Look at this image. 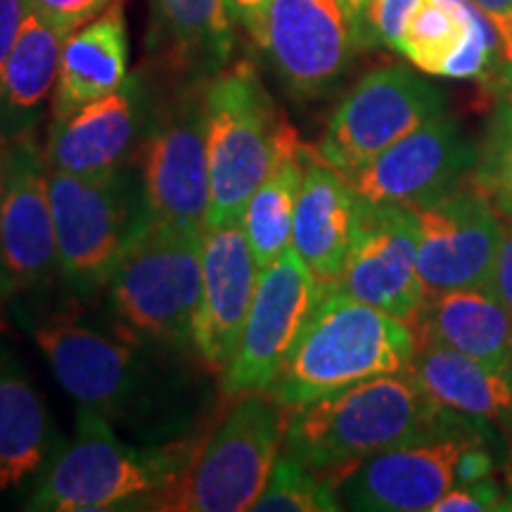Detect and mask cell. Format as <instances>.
Masks as SVG:
<instances>
[{"mask_svg": "<svg viewBox=\"0 0 512 512\" xmlns=\"http://www.w3.org/2000/svg\"><path fill=\"white\" fill-rule=\"evenodd\" d=\"M472 425L477 420L444 411L411 370H401L287 408L283 448L337 489L375 453Z\"/></svg>", "mask_w": 512, "mask_h": 512, "instance_id": "6da1fadb", "label": "cell"}, {"mask_svg": "<svg viewBox=\"0 0 512 512\" xmlns=\"http://www.w3.org/2000/svg\"><path fill=\"white\" fill-rule=\"evenodd\" d=\"M413 354L411 323L325 287L271 394L287 411L370 377L408 370Z\"/></svg>", "mask_w": 512, "mask_h": 512, "instance_id": "7a4b0ae2", "label": "cell"}, {"mask_svg": "<svg viewBox=\"0 0 512 512\" xmlns=\"http://www.w3.org/2000/svg\"><path fill=\"white\" fill-rule=\"evenodd\" d=\"M195 448L128 446L105 415L79 408L76 434L38 479L27 508L43 512H93L155 503L188 470Z\"/></svg>", "mask_w": 512, "mask_h": 512, "instance_id": "3957f363", "label": "cell"}, {"mask_svg": "<svg viewBox=\"0 0 512 512\" xmlns=\"http://www.w3.org/2000/svg\"><path fill=\"white\" fill-rule=\"evenodd\" d=\"M202 292V230L147 216L110 280V302L133 337L195 347Z\"/></svg>", "mask_w": 512, "mask_h": 512, "instance_id": "277c9868", "label": "cell"}, {"mask_svg": "<svg viewBox=\"0 0 512 512\" xmlns=\"http://www.w3.org/2000/svg\"><path fill=\"white\" fill-rule=\"evenodd\" d=\"M287 126L252 62H235L207 81L209 211L204 226L242 219L278 157Z\"/></svg>", "mask_w": 512, "mask_h": 512, "instance_id": "5b68a950", "label": "cell"}, {"mask_svg": "<svg viewBox=\"0 0 512 512\" xmlns=\"http://www.w3.org/2000/svg\"><path fill=\"white\" fill-rule=\"evenodd\" d=\"M57 273L76 297H91L110 285L121 256L147 219L140 178L131 169L107 176L50 171Z\"/></svg>", "mask_w": 512, "mask_h": 512, "instance_id": "8992f818", "label": "cell"}, {"mask_svg": "<svg viewBox=\"0 0 512 512\" xmlns=\"http://www.w3.org/2000/svg\"><path fill=\"white\" fill-rule=\"evenodd\" d=\"M285 437V408L271 392L240 396L176 484L155 498L157 510H252Z\"/></svg>", "mask_w": 512, "mask_h": 512, "instance_id": "52a82bcc", "label": "cell"}, {"mask_svg": "<svg viewBox=\"0 0 512 512\" xmlns=\"http://www.w3.org/2000/svg\"><path fill=\"white\" fill-rule=\"evenodd\" d=\"M140 185L147 214L204 230L209 211L207 81L181 83L152 107L140 143Z\"/></svg>", "mask_w": 512, "mask_h": 512, "instance_id": "ba28073f", "label": "cell"}, {"mask_svg": "<svg viewBox=\"0 0 512 512\" xmlns=\"http://www.w3.org/2000/svg\"><path fill=\"white\" fill-rule=\"evenodd\" d=\"M444 112V95L408 67L373 69L344 95L316 155L351 176L425 121Z\"/></svg>", "mask_w": 512, "mask_h": 512, "instance_id": "9c48e42d", "label": "cell"}, {"mask_svg": "<svg viewBox=\"0 0 512 512\" xmlns=\"http://www.w3.org/2000/svg\"><path fill=\"white\" fill-rule=\"evenodd\" d=\"M323 290L294 247L261 268L238 349L223 370L226 394L271 392Z\"/></svg>", "mask_w": 512, "mask_h": 512, "instance_id": "30bf717a", "label": "cell"}, {"mask_svg": "<svg viewBox=\"0 0 512 512\" xmlns=\"http://www.w3.org/2000/svg\"><path fill=\"white\" fill-rule=\"evenodd\" d=\"M34 339L55 380L79 408L126 422L150 403L152 377L143 356L121 337L57 316L36 328Z\"/></svg>", "mask_w": 512, "mask_h": 512, "instance_id": "8fae6325", "label": "cell"}, {"mask_svg": "<svg viewBox=\"0 0 512 512\" xmlns=\"http://www.w3.org/2000/svg\"><path fill=\"white\" fill-rule=\"evenodd\" d=\"M477 155L458 121L441 112L347 178L370 204L415 211L470 181Z\"/></svg>", "mask_w": 512, "mask_h": 512, "instance_id": "7c38bea8", "label": "cell"}, {"mask_svg": "<svg viewBox=\"0 0 512 512\" xmlns=\"http://www.w3.org/2000/svg\"><path fill=\"white\" fill-rule=\"evenodd\" d=\"M259 50L299 100H313L347 74L358 46L342 0H271Z\"/></svg>", "mask_w": 512, "mask_h": 512, "instance_id": "4fadbf2b", "label": "cell"}, {"mask_svg": "<svg viewBox=\"0 0 512 512\" xmlns=\"http://www.w3.org/2000/svg\"><path fill=\"white\" fill-rule=\"evenodd\" d=\"M418 271L427 294L489 285L505 226L496 204L465 181L441 200L415 209Z\"/></svg>", "mask_w": 512, "mask_h": 512, "instance_id": "5bb4252c", "label": "cell"}, {"mask_svg": "<svg viewBox=\"0 0 512 512\" xmlns=\"http://www.w3.org/2000/svg\"><path fill=\"white\" fill-rule=\"evenodd\" d=\"M335 290L415 323L427 290L418 271V216L413 209L363 200L358 235Z\"/></svg>", "mask_w": 512, "mask_h": 512, "instance_id": "9a60e30c", "label": "cell"}, {"mask_svg": "<svg viewBox=\"0 0 512 512\" xmlns=\"http://www.w3.org/2000/svg\"><path fill=\"white\" fill-rule=\"evenodd\" d=\"M477 427L375 453L339 482V503L368 512L432 510L458 484L460 456L472 441L482 439Z\"/></svg>", "mask_w": 512, "mask_h": 512, "instance_id": "2e32d148", "label": "cell"}, {"mask_svg": "<svg viewBox=\"0 0 512 512\" xmlns=\"http://www.w3.org/2000/svg\"><path fill=\"white\" fill-rule=\"evenodd\" d=\"M50 169L31 133L5 145L3 290L5 297L48 285L57 271Z\"/></svg>", "mask_w": 512, "mask_h": 512, "instance_id": "e0dca14e", "label": "cell"}, {"mask_svg": "<svg viewBox=\"0 0 512 512\" xmlns=\"http://www.w3.org/2000/svg\"><path fill=\"white\" fill-rule=\"evenodd\" d=\"M259 271L242 219L204 226L195 351L209 368L226 370L233 361L252 309Z\"/></svg>", "mask_w": 512, "mask_h": 512, "instance_id": "ac0fdd59", "label": "cell"}, {"mask_svg": "<svg viewBox=\"0 0 512 512\" xmlns=\"http://www.w3.org/2000/svg\"><path fill=\"white\" fill-rule=\"evenodd\" d=\"M150 112L143 76H128L114 93L53 119L43 147L48 169L86 178L124 169L145 136Z\"/></svg>", "mask_w": 512, "mask_h": 512, "instance_id": "d6986e66", "label": "cell"}, {"mask_svg": "<svg viewBox=\"0 0 512 512\" xmlns=\"http://www.w3.org/2000/svg\"><path fill=\"white\" fill-rule=\"evenodd\" d=\"M363 197L344 174L309 150L292 223V247L323 287H335L361 223Z\"/></svg>", "mask_w": 512, "mask_h": 512, "instance_id": "ffe728a7", "label": "cell"}, {"mask_svg": "<svg viewBox=\"0 0 512 512\" xmlns=\"http://www.w3.org/2000/svg\"><path fill=\"white\" fill-rule=\"evenodd\" d=\"M147 48L181 83H204L228 67L235 48L226 0H150Z\"/></svg>", "mask_w": 512, "mask_h": 512, "instance_id": "44dd1931", "label": "cell"}, {"mask_svg": "<svg viewBox=\"0 0 512 512\" xmlns=\"http://www.w3.org/2000/svg\"><path fill=\"white\" fill-rule=\"evenodd\" d=\"M415 342H432L505 370L512 356V313L489 285L427 294L413 323Z\"/></svg>", "mask_w": 512, "mask_h": 512, "instance_id": "7402d4cb", "label": "cell"}, {"mask_svg": "<svg viewBox=\"0 0 512 512\" xmlns=\"http://www.w3.org/2000/svg\"><path fill=\"white\" fill-rule=\"evenodd\" d=\"M128 79V36L121 0L67 36L53 93V119L105 98Z\"/></svg>", "mask_w": 512, "mask_h": 512, "instance_id": "603a6c76", "label": "cell"}, {"mask_svg": "<svg viewBox=\"0 0 512 512\" xmlns=\"http://www.w3.org/2000/svg\"><path fill=\"white\" fill-rule=\"evenodd\" d=\"M408 370L444 411L477 422H512V384L505 370L432 342H415Z\"/></svg>", "mask_w": 512, "mask_h": 512, "instance_id": "cb8c5ba5", "label": "cell"}, {"mask_svg": "<svg viewBox=\"0 0 512 512\" xmlns=\"http://www.w3.org/2000/svg\"><path fill=\"white\" fill-rule=\"evenodd\" d=\"M64 41L67 36L31 8L10 53L0 91V136L5 140L31 133L46 110L60 76Z\"/></svg>", "mask_w": 512, "mask_h": 512, "instance_id": "d4e9b609", "label": "cell"}, {"mask_svg": "<svg viewBox=\"0 0 512 512\" xmlns=\"http://www.w3.org/2000/svg\"><path fill=\"white\" fill-rule=\"evenodd\" d=\"M53 427L38 389L10 358H0V491L19 486L46 463Z\"/></svg>", "mask_w": 512, "mask_h": 512, "instance_id": "484cf974", "label": "cell"}, {"mask_svg": "<svg viewBox=\"0 0 512 512\" xmlns=\"http://www.w3.org/2000/svg\"><path fill=\"white\" fill-rule=\"evenodd\" d=\"M306 155L309 147L299 140L292 126H287L266 181L256 188L242 214V226L259 268L273 264L292 247L294 209L302 188Z\"/></svg>", "mask_w": 512, "mask_h": 512, "instance_id": "4316f807", "label": "cell"}, {"mask_svg": "<svg viewBox=\"0 0 512 512\" xmlns=\"http://www.w3.org/2000/svg\"><path fill=\"white\" fill-rule=\"evenodd\" d=\"M482 15L472 0H422L396 50L420 72L444 76Z\"/></svg>", "mask_w": 512, "mask_h": 512, "instance_id": "83f0119b", "label": "cell"}, {"mask_svg": "<svg viewBox=\"0 0 512 512\" xmlns=\"http://www.w3.org/2000/svg\"><path fill=\"white\" fill-rule=\"evenodd\" d=\"M335 486L290 453L275 460L268 482L256 498V512H332L342 508Z\"/></svg>", "mask_w": 512, "mask_h": 512, "instance_id": "f1b7e54d", "label": "cell"}, {"mask_svg": "<svg viewBox=\"0 0 512 512\" xmlns=\"http://www.w3.org/2000/svg\"><path fill=\"white\" fill-rule=\"evenodd\" d=\"M470 181L512 221V93L489 121Z\"/></svg>", "mask_w": 512, "mask_h": 512, "instance_id": "f546056e", "label": "cell"}, {"mask_svg": "<svg viewBox=\"0 0 512 512\" xmlns=\"http://www.w3.org/2000/svg\"><path fill=\"white\" fill-rule=\"evenodd\" d=\"M420 3L422 0H370L368 31L373 46L382 43L387 48H399L408 19L413 17Z\"/></svg>", "mask_w": 512, "mask_h": 512, "instance_id": "4dcf8cb0", "label": "cell"}, {"mask_svg": "<svg viewBox=\"0 0 512 512\" xmlns=\"http://www.w3.org/2000/svg\"><path fill=\"white\" fill-rule=\"evenodd\" d=\"M31 3L53 27L69 36L105 10H110L119 0H31Z\"/></svg>", "mask_w": 512, "mask_h": 512, "instance_id": "1f68e13d", "label": "cell"}, {"mask_svg": "<svg viewBox=\"0 0 512 512\" xmlns=\"http://www.w3.org/2000/svg\"><path fill=\"white\" fill-rule=\"evenodd\" d=\"M501 489L491 479H482V482L467 484V486H453L444 496L434 503L432 512H484V510H498L501 505Z\"/></svg>", "mask_w": 512, "mask_h": 512, "instance_id": "d6a6232c", "label": "cell"}, {"mask_svg": "<svg viewBox=\"0 0 512 512\" xmlns=\"http://www.w3.org/2000/svg\"><path fill=\"white\" fill-rule=\"evenodd\" d=\"M31 8H34L31 0H0V91H3V76L10 53Z\"/></svg>", "mask_w": 512, "mask_h": 512, "instance_id": "836d02e7", "label": "cell"}, {"mask_svg": "<svg viewBox=\"0 0 512 512\" xmlns=\"http://www.w3.org/2000/svg\"><path fill=\"white\" fill-rule=\"evenodd\" d=\"M268 3L271 0H226L228 15L233 19V24L245 29V34L252 38L254 46H259L261 34H264Z\"/></svg>", "mask_w": 512, "mask_h": 512, "instance_id": "e575fe53", "label": "cell"}, {"mask_svg": "<svg viewBox=\"0 0 512 512\" xmlns=\"http://www.w3.org/2000/svg\"><path fill=\"white\" fill-rule=\"evenodd\" d=\"M489 287L512 313V226L505 228L503 242L501 247H498L494 271H491L489 278Z\"/></svg>", "mask_w": 512, "mask_h": 512, "instance_id": "d590c367", "label": "cell"}, {"mask_svg": "<svg viewBox=\"0 0 512 512\" xmlns=\"http://www.w3.org/2000/svg\"><path fill=\"white\" fill-rule=\"evenodd\" d=\"M496 27L505 62H512V0H472Z\"/></svg>", "mask_w": 512, "mask_h": 512, "instance_id": "8d00e7d4", "label": "cell"}, {"mask_svg": "<svg viewBox=\"0 0 512 512\" xmlns=\"http://www.w3.org/2000/svg\"><path fill=\"white\" fill-rule=\"evenodd\" d=\"M342 5L351 19V27H354V31H356L358 46L361 48L373 46V41H370V31H368L370 0H342Z\"/></svg>", "mask_w": 512, "mask_h": 512, "instance_id": "74e56055", "label": "cell"}, {"mask_svg": "<svg viewBox=\"0 0 512 512\" xmlns=\"http://www.w3.org/2000/svg\"><path fill=\"white\" fill-rule=\"evenodd\" d=\"M5 145L8 140L0 136V242H3V185H5ZM0 299H5L3 290V256H0Z\"/></svg>", "mask_w": 512, "mask_h": 512, "instance_id": "f35d334b", "label": "cell"}, {"mask_svg": "<svg viewBox=\"0 0 512 512\" xmlns=\"http://www.w3.org/2000/svg\"><path fill=\"white\" fill-rule=\"evenodd\" d=\"M505 86H508V93H512V62H508V69H505Z\"/></svg>", "mask_w": 512, "mask_h": 512, "instance_id": "ab89813d", "label": "cell"}, {"mask_svg": "<svg viewBox=\"0 0 512 512\" xmlns=\"http://www.w3.org/2000/svg\"><path fill=\"white\" fill-rule=\"evenodd\" d=\"M505 375H508V380H510V384H512V356H510V363H508V368H505Z\"/></svg>", "mask_w": 512, "mask_h": 512, "instance_id": "60d3db41", "label": "cell"}]
</instances>
